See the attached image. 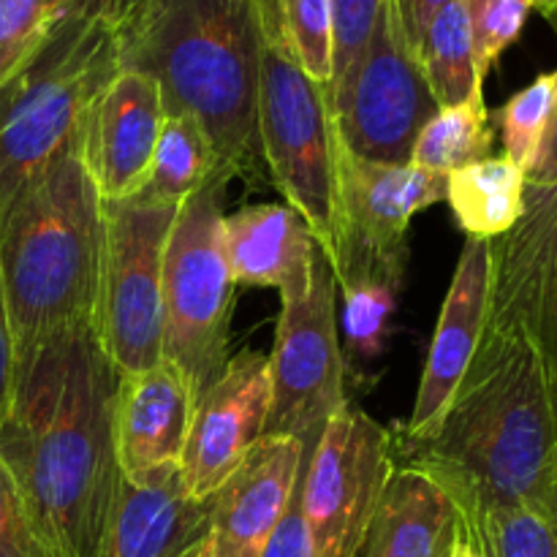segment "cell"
<instances>
[{
  "instance_id": "6da1fadb",
  "label": "cell",
  "mask_w": 557,
  "mask_h": 557,
  "mask_svg": "<svg viewBox=\"0 0 557 557\" xmlns=\"http://www.w3.org/2000/svg\"><path fill=\"white\" fill-rule=\"evenodd\" d=\"M120 375L92 326L52 337L16 362L0 422L9 468L41 557H98L120 487Z\"/></svg>"
},
{
  "instance_id": "7a4b0ae2",
  "label": "cell",
  "mask_w": 557,
  "mask_h": 557,
  "mask_svg": "<svg viewBox=\"0 0 557 557\" xmlns=\"http://www.w3.org/2000/svg\"><path fill=\"white\" fill-rule=\"evenodd\" d=\"M557 417L531 332L511 310L487 305L476 354L428 441H392L400 466L428 473L451 498L457 520L479 536L493 511L536 504Z\"/></svg>"
},
{
  "instance_id": "3957f363",
  "label": "cell",
  "mask_w": 557,
  "mask_h": 557,
  "mask_svg": "<svg viewBox=\"0 0 557 557\" xmlns=\"http://www.w3.org/2000/svg\"><path fill=\"white\" fill-rule=\"evenodd\" d=\"M120 36L123 69L158 82L163 112L201 125L226 177H250L264 49L253 0H139Z\"/></svg>"
},
{
  "instance_id": "277c9868",
  "label": "cell",
  "mask_w": 557,
  "mask_h": 557,
  "mask_svg": "<svg viewBox=\"0 0 557 557\" xmlns=\"http://www.w3.org/2000/svg\"><path fill=\"white\" fill-rule=\"evenodd\" d=\"M101 196L79 156V134L0 210V275L16 362L96 319Z\"/></svg>"
},
{
  "instance_id": "5b68a950",
  "label": "cell",
  "mask_w": 557,
  "mask_h": 557,
  "mask_svg": "<svg viewBox=\"0 0 557 557\" xmlns=\"http://www.w3.org/2000/svg\"><path fill=\"white\" fill-rule=\"evenodd\" d=\"M123 71V36L101 9L52 22L41 47L0 85V210L76 134Z\"/></svg>"
},
{
  "instance_id": "8992f818",
  "label": "cell",
  "mask_w": 557,
  "mask_h": 557,
  "mask_svg": "<svg viewBox=\"0 0 557 557\" xmlns=\"http://www.w3.org/2000/svg\"><path fill=\"white\" fill-rule=\"evenodd\" d=\"M215 174L180 205L163 256V362L201 392L226 364L234 275L223 245V190Z\"/></svg>"
},
{
  "instance_id": "52a82bcc",
  "label": "cell",
  "mask_w": 557,
  "mask_h": 557,
  "mask_svg": "<svg viewBox=\"0 0 557 557\" xmlns=\"http://www.w3.org/2000/svg\"><path fill=\"white\" fill-rule=\"evenodd\" d=\"M256 131L277 190L302 215L332 264L341 237L335 120L324 87L267 47L261 49Z\"/></svg>"
},
{
  "instance_id": "ba28073f",
  "label": "cell",
  "mask_w": 557,
  "mask_h": 557,
  "mask_svg": "<svg viewBox=\"0 0 557 557\" xmlns=\"http://www.w3.org/2000/svg\"><path fill=\"white\" fill-rule=\"evenodd\" d=\"M177 210L145 196L101 201L103 248L92 330L117 375L163 362V256Z\"/></svg>"
},
{
  "instance_id": "9c48e42d",
  "label": "cell",
  "mask_w": 557,
  "mask_h": 557,
  "mask_svg": "<svg viewBox=\"0 0 557 557\" xmlns=\"http://www.w3.org/2000/svg\"><path fill=\"white\" fill-rule=\"evenodd\" d=\"M395 471L392 433L346 403L321 430L299 482L313 557H359Z\"/></svg>"
},
{
  "instance_id": "30bf717a",
  "label": "cell",
  "mask_w": 557,
  "mask_h": 557,
  "mask_svg": "<svg viewBox=\"0 0 557 557\" xmlns=\"http://www.w3.org/2000/svg\"><path fill=\"white\" fill-rule=\"evenodd\" d=\"M281 302L264 435H292L313 449L332 413L348 403L346 359L337 335V281L330 259L319 253L310 286Z\"/></svg>"
},
{
  "instance_id": "8fae6325",
  "label": "cell",
  "mask_w": 557,
  "mask_h": 557,
  "mask_svg": "<svg viewBox=\"0 0 557 557\" xmlns=\"http://www.w3.org/2000/svg\"><path fill=\"white\" fill-rule=\"evenodd\" d=\"M438 109L395 5L386 0L368 52L330 103L337 139L354 158L403 166L411 163L413 145Z\"/></svg>"
},
{
  "instance_id": "7c38bea8",
  "label": "cell",
  "mask_w": 557,
  "mask_h": 557,
  "mask_svg": "<svg viewBox=\"0 0 557 557\" xmlns=\"http://www.w3.org/2000/svg\"><path fill=\"white\" fill-rule=\"evenodd\" d=\"M272 406L270 357L243 348L199 395L185 444L183 490L205 504L267 433Z\"/></svg>"
},
{
  "instance_id": "4fadbf2b",
  "label": "cell",
  "mask_w": 557,
  "mask_h": 557,
  "mask_svg": "<svg viewBox=\"0 0 557 557\" xmlns=\"http://www.w3.org/2000/svg\"><path fill=\"white\" fill-rule=\"evenodd\" d=\"M310 451L292 435H261L207 500V528L196 557H264Z\"/></svg>"
},
{
  "instance_id": "5bb4252c",
  "label": "cell",
  "mask_w": 557,
  "mask_h": 557,
  "mask_svg": "<svg viewBox=\"0 0 557 557\" xmlns=\"http://www.w3.org/2000/svg\"><path fill=\"white\" fill-rule=\"evenodd\" d=\"M490 302L531 332L557 417V185L528 183L522 218L493 239Z\"/></svg>"
},
{
  "instance_id": "9a60e30c",
  "label": "cell",
  "mask_w": 557,
  "mask_h": 557,
  "mask_svg": "<svg viewBox=\"0 0 557 557\" xmlns=\"http://www.w3.org/2000/svg\"><path fill=\"white\" fill-rule=\"evenodd\" d=\"M341 237L332 267L343 259H408L413 215L446 196V177L413 163H373L354 158L337 139Z\"/></svg>"
},
{
  "instance_id": "2e32d148",
  "label": "cell",
  "mask_w": 557,
  "mask_h": 557,
  "mask_svg": "<svg viewBox=\"0 0 557 557\" xmlns=\"http://www.w3.org/2000/svg\"><path fill=\"white\" fill-rule=\"evenodd\" d=\"M163 117L158 82L136 69L120 71L87 107L79 156L101 201L131 199L145 188Z\"/></svg>"
},
{
  "instance_id": "e0dca14e",
  "label": "cell",
  "mask_w": 557,
  "mask_h": 557,
  "mask_svg": "<svg viewBox=\"0 0 557 557\" xmlns=\"http://www.w3.org/2000/svg\"><path fill=\"white\" fill-rule=\"evenodd\" d=\"M196 395L172 362L120 375L114 400V451L120 476L147 487L180 473Z\"/></svg>"
},
{
  "instance_id": "ac0fdd59",
  "label": "cell",
  "mask_w": 557,
  "mask_h": 557,
  "mask_svg": "<svg viewBox=\"0 0 557 557\" xmlns=\"http://www.w3.org/2000/svg\"><path fill=\"white\" fill-rule=\"evenodd\" d=\"M490 275H493V239L468 237L430 343L411 419L403 428L400 438L428 441L438 430L482 341L490 305Z\"/></svg>"
},
{
  "instance_id": "d6986e66",
  "label": "cell",
  "mask_w": 557,
  "mask_h": 557,
  "mask_svg": "<svg viewBox=\"0 0 557 557\" xmlns=\"http://www.w3.org/2000/svg\"><path fill=\"white\" fill-rule=\"evenodd\" d=\"M223 245L234 283L277 288L281 297L305 292L321 248L288 205H250L223 215Z\"/></svg>"
},
{
  "instance_id": "ffe728a7",
  "label": "cell",
  "mask_w": 557,
  "mask_h": 557,
  "mask_svg": "<svg viewBox=\"0 0 557 557\" xmlns=\"http://www.w3.org/2000/svg\"><path fill=\"white\" fill-rule=\"evenodd\" d=\"M207 528V500L185 495L183 476L134 487L120 476L98 557H194Z\"/></svg>"
},
{
  "instance_id": "44dd1931",
  "label": "cell",
  "mask_w": 557,
  "mask_h": 557,
  "mask_svg": "<svg viewBox=\"0 0 557 557\" xmlns=\"http://www.w3.org/2000/svg\"><path fill=\"white\" fill-rule=\"evenodd\" d=\"M457 531L449 495L411 466H397L379 500L362 557H444Z\"/></svg>"
},
{
  "instance_id": "7402d4cb",
  "label": "cell",
  "mask_w": 557,
  "mask_h": 557,
  "mask_svg": "<svg viewBox=\"0 0 557 557\" xmlns=\"http://www.w3.org/2000/svg\"><path fill=\"white\" fill-rule=\"evenodd\" d=\"M408 259H343L335 281L343 294V346L351 362L370 364L384 354L389 324L406 281Z\"/></svg>"
},
{
  "instance_id": "603a6c76",
  "label": "cell",
  "mask_w": 557,
  "mask_h": 557,
  "mask_svg": "<svg viewBox=\"0 0 557 557\" xmlns=\"http://www.w3.org/2000/svg\"><path fill=\"white\" fill-rule=\"evenodd\" d=\"M525 185V172L509 158H484L446 174L444 199L468 237L495 239L522 218Z\"/></svg>"
},
{
  "instance_id": "cb8c5ba5",
  "label": "cell",
  "mask_w": 557,
  "mask_h": 557,
  "mask_svg": "<svg viewBox=\"0 0 557 557\" xmlns=\"http://www.w3.org/2000/svg\"><path fill=\"white\" fill-rule=\"evenodd\" d=\"M253 11L261 44L294 60L326 90L332 79L330 0H253Z\"/></svg>"
},
{
  "instance_id": "d4e9b609",
  "label": "cell",
  "mask_w": 557,
  "mask_h": 557,
  "mask_svg": "<svg viewBox=\"0 0 557 557\" xmlns=\"http://www.w3.org/2000/svg\"><path fill=\"white\" fill-rule=\"evenodd\" d=\"M215 174L223 172L201 125L188 114H166L152 152L150 177L136 196L180 207Z\"/></svg>"
},
{
  "instance_id": "484cf974",
  "label": "cell",
  "mask_w": 557,
  "mask_h": 557,
  "mask_svg": "<svg viewBox=\"0 0 557 557\" xmlns=\"http://www.w3.org/2000/svg\"><path fill=\"white\" fill-rule=\"evenodd\" d=\"M417 58L441 109L484 96L462 0H455L435 16L419 44Z\"/></svg>"
},
{
  "instance_id": "4316f807",
  "label": "cell",
  "mask_w": 557,
  "mask_h": 557,
  "mask_svg": "<svg viewBox=\"0 0 557 557\" xmlns=\"http://www.w3.org/2000/svg\"><path fill=\"white\" fill-rule=\"evenodd\" d=\"M493 139L495 131L490 123L484 96L471 98V101L457 103V107L438 109V114L419 134L411 152V163L446 177L457 169L490 158Z\"/></svg>"
},
{
  "instance_id": "83f0119b",
  "label": "cell",
  "mask_w": 557,
  "mask_h": 557,
  "mask_svg": "<svg viewBox=\"0 0 557 557\" xmlns=\"http://www.w3.org/2000/svg\"><path fill=\"white\" fill-rule=\"evenodd\" d=\"M557 109V71L536 76L525 90L511 96L498 112L506 156L522 172H531Z\"/></svg>"
},
{
  "instance_id": "f1b7e54d",
  "label": "cell",
  "mask_w": 557,
  "mask_h": 557,
  "mask_svg": "<svg viewBox=\"0 0 557 557\" xmlns=\"http://www.w3.org/2000/svg\"><path fill=\"white\" fill-rule=\"evenodd\" d=\"M487 557H557V531L536 504L493 511L479 525Z\"/></svg>"
},
{
  "instance_id": "f546056e",
  "label": "cell",
  "mask_w": 557,
  "mask_h": 557,
  "mask_svg": "<svg viewBox=\"0 0 557 557\" xmlns=\"http://www.w3.org/2000/svg\"><path fill=\"white\" fill-rule=\"evenodd\" d=\"M386 0H330L332 9V79L326 85V103L335 101L337 92L354 74L359 60L368 52L375 22Z\"/></svg>"
},
{
  "instance_id": "4dcf8cb0",
  "label": "cell",
  "mask_w": 557,
  "mask_h": 557,
  "mask_svg": "<svg viewBox=\"0 0 557 557\" xmlns=\"http://www.w3.org/2000/svg\"><path fill=\"white\" fill-rule=\"evenodd\" d=\"M462 9L471 27L476 71L484 79L500 54L520 38L533 3L531 0H462Z\"/></svg>"
},
{
  "instance_id": "1f68e13d",
  "label": "cell",
  "mask_w": 557,
  "mask_h": 557,
  "mask_svg": "<svg viewBox=\"0 0 557 557\" xmlns=\"http://www.w3.org/2000/svg\"><path fill=\"white\" fill-rule=\"evenodd\" d=\"M52 22L47 0H0V85L41 47Z\"/></svg>"
},
{
  "instance_id": "d6a6232c",
  "label": "cell",
  "mask_w": 557,
  "mask_h": 557,
  "mask_svg": "<svg viewBox=\"0 0 557 557\" xmlns=\"http://www.w3.org/2000/svg\"><path fill=\"white\" fill-rule=\"evenodd\" d=\"M0 557H41L22 495L3 460H0Z\"/></svg>"
},
{
  "instance_id": "836d02e7",
  "label": "cell",
  "mask_w": 557,
  "mask_h": 557,
  "mask_svg": "<svg viewBox=\"0 0 557 557\" xmlns=\"http://www.w3.org/2000/svg\"><path fill=\"white\" fill-rule=\"evenodd\" d=\"M299 482H302V479H299ZM264 557H313L310 555V539L308 531H305L302 509H299V487L297 493H294L292 506H288L286 517H283V522L277 525Z\"/></svg>"
},
{
  "instance_id": "e575fe53",
  "label": "cell",
  "mask_w": 557,
  "mask_h": 557,
  "mask_svg": "<svg viewBox=\"0 0 557 557\" xmlns=\"http://www.w3.org/2000/svg\"><path fill=\"white\" fill-rule=\"evenodd\" d=\"M449 3H455V0H392L397 20H400V27L413 52L419 49V44H422L424 33L433 25L435 16Z\"/></svg>"
},
{
  "instance_id": "d590c367",
  "label": "cell",
  "mask_w": 557,
  "mask_h": 557,
  "mask_svg": "<svg viewBox=\"0 0 557 557\" xmlns=\"http://www.w3.org/2000/svg\"><path fill=\"white\" fill-rule=\"evenodd\" d=\"M14 379H16V357H14V337H11L9 308H5L3 275H0V422L5 419L14 397Z\"/></svg>"
},
{
  "instance_id": "8d00e7d4",
  "label": "cell",
  "mask_w": 557,
  "mask_h": 557,
  "mask_svg": "<svg viewBox=\"0 0 557 557\" xmlns=\"http://www.w3.org/2000/svg\"><path fill=\"white\" fill-rule=\"evenodd\" d=\"M49 16L52 20H60L65 14H74V11L85 9H101L114 25L123 30V25L128 22V16L134 14V9L139 5V0H47Z\"/></svg>"
},
{
  "instance_id": "74e56055",
  "label": "cell",
  "mask_w": 557,
  "mask_h": 557,
  "mask_svg": "<svg viewBox=\"0 0 557 557\" xmlns=\"http://www.w3.org/2000/svg\"><path fill=\"white\" fill-rule=\"evenodd\" d=\"M525 177L533 185H557V109L547 136H544L542 150H539L536 163H533Z\"/></svg>"
},
{
  "instance_id": "f35d334b",
  "label": "cell",
  "mask_w": 557,
  "mask_h": 557,
  "mask_svg": "<svg viewBox=\"0 0 557 557\" xmlns=\"http://www.w3.org/2000/svg\"><path fill=\"white\" fill-rule=\"evenodd\" d=\"M536 506L547 515V520L553 522L557 531V444L553 455H549L547 471H544L542 487H539V495H536Z\"/></svg>"
},
{
  "instance_id": "ab89813d",
  "label": "cell",
  "mask_w": 557,
  "mask_h": 557,
  "mask_svg": "<svg viewBox=\"0 0 557 557\" xmlns=\"http://www.w3.org/2000/svg\"><path fill=\"white\" fill-rule=\"evenodd\" d=\"M542 14H544V20L549 22V27H553V30H555V36H557V3L553 5V9L542 11Z\"/></svg>"
},
{
  "instance_id": "60d3db41",
  "label": "cell",
  "mask_w": 557,
  "mask_h": 557,
  "mask_svg": "<svg viewBox=\"0 0 557 557\" xmlns=\"http://www.w3.org/2000/svg\"><path fill=\"white\" fill-rule=\"evenodd\" d=\"M531 3H533V9L547 11V9H553V5L557 3V0H531Z\"/></svg>"
},
{
  "instance_id": "b9f144b4",
  "label": "cell",
  "mask_w": 557,
  "mask_h": 557,
  "mask_svg": "<svg viewBox=\"0 0 557 557\" xmlns=\"http://www.w3.org/2000/svg\"><path fill=\"white\" fill-rule=\"evenodd\" d=\"M194 557H196V555H194Z\"/></svg>"
}]
</instances>
